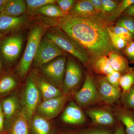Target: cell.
Returning a JSON list of instances; mask_svg holds the SVG:
<instances>
[{
	"label": "cell",
	"mask_w": 134,
	"mask_h": 134,
	"mask_svg": "<svg viewBox=\"0 0 134 134\" xmlns=\"http://www.w3.org/2000/svg\"><path fill=\"white\" fill-rule=\"evenodd\" d=\"M36 19L48 27L59 28L85 50L91 59L116 51L110 42L104 19L98 14L87 18L67 15L63 17L37 16Z\"/></svg>",
	"instance_id": "6da1fadb"
},
{
	"label": "cell",
	"mask_w": 134,
	"mask_h": 134,
	"mask_svg": "<svg viewBox=\"0 0 134 134\" xmlns=\"http://www.w3.org/2000/svg\"><path fill=\"white\" fill-rule=\"evenodd\" d=\"M48 26L43 24H36L31 29L25 50L17 67L18 74L22 77L26 76L34 61L41 39Z\"/></svg>",
	"instance_id": "7a4b0ae2"
},
{
	"label": "cell",
	"mask_w": 134,
	"mask_h": 134,
	"mask_svg": "<svg viewBox=\"0 0 134 134\" xmlns=\"http://www.w3.org/2000/svg\"><path fill=\"white\" fill-rule=\"evenodd\" d=\"M44 36L55 43L62 50L75 57L85 66L91 63V59L85 50L72 39L61 29L56 27H49Z\"/></svg>",
	"instance_id": "3957f363"
},
{
	"label": "cell",
	"mask_w": 134,
	"mask_h": 134,
	"mask_svg": "<svg viewBox=\"0 0 134 134\" xmlns=\"http://www.w3.org/2000/svg\"><path fill=\"white\" fill-rule=\"evenodd\" d=\"M41 98L40 92L29 77L22 93L21 99V112L29 123H30L38 105L41 103Z\"/></svg>",
	"instance_id": "277c9868"
},
{
	"label": "cell",
	"mask_w": 134,
	"mask_h": 134,
	"mask_svg": "<svg viewBox=\"0 0 134 134\" xmlns=\"http://www.w3.org/2000/svg\"><path fill=\"white\" fill-rule=\"evenodd\" d=\"M24 38L21 34L15 33L0 40V60L8 64L14 63L21 51Z\"/></svg>",
	"instance_id": "5b68a950"
},
{
	"label": "cell",
	"mask_w": 134,
	"mask_h": 134,
	"mask_svg": "<svg viewBox=\"0 0 134 134\" xmlns=\"http://www.w3.org/2000/svg\"><path fill=\"white\" fill-rule=\"evenodd\" d=\"M66 61V56H60L40 67L46 78L62 91Z\"/></svg>",
	"instance_id": "8992f818"
},
{
	"label": "cell",
	"mask_w": 134,
	"mask_h": 134,
	"mask_svg": "<svg viewBox=\"0 0 134 134\" xmlns=\"http://www.w3.org/2000/svg\"><path fill=\"white\" fill-rule=\"evenodd\" d=\"M66 54L67 53L64 50L44 36L40 43L34 65L40 67L55 58L66 56Z\"/></svg>",
	"instance_id": "52a82bcc"
},
{
	"label": "cell",
	"mask_w": 134,
	"mask_h": 134,
	"mask_svg": "<svg viewBox=\"0 0 134 134\" xmlns=\"http://www.w3.org/2000/svg\"><path fill=\"white\" fill-rule=\"evenodd\" d=\"M75 98L79 105L83 107L95 104L99 98L96 79L90 73L86 74L83 85L75 93Z\"/></svg>",
	"instance_id": "ba28073f"
},
{
	"label": "cell",
	"mask_w": 134,
	"mask_h": 134,
	"mask_svg": "<svg viewBox=\"0 0 134 134\" xmlns=\"http://www.w3.org/2000/svg\"><path fill=\"white\" fill-rule=\"evenodd\" d=\"M82 77L81 68L72 58H68L66 63L62 91L65 95L74 90L79 85Z\"/></svg>",
	"instance_id": "9c48e42d"
},
{
	"label": "cell",
	"mask_w": 134,
	"mask_h": 134,
	"mask_svg": "<svg viewBox=\"0 0 134 134\" xmlns=\"http://www.w3.org/2000/svg\"><path fill=\"white\" fill-rule=\"evenodd\" d=\"M68 95L43 100L38 105L37 111L38 115L47 119H53L62 111L68 99Z\"/></svg>",
	"instance_id": "30bf717a"
},
{
	"label": "cell",
	"mask_w": 134,
	"mask_h": 134,
	"mask_svg": "<svg viewBox=\"0 0 134 134\" xmlns=\"http://www.w3.org/2000/svg\"><path fill=\"white\" fill-rule=\"evenodd\" d=\"M29 77L40 92L43 100L59 97L64 95L61 90L54 85L36 70L32 71Z\"/></svg>",
	"instance_id": "8fae6325"
},
{
	"label": "cell",
	"mask_w": 134,
	"mask_h": 134,
	"mask_svg": "<svg viewBox=\"0 0 134 134\" xmlns=\"http://www.w3.org/2000/svg\"><path fill=\"white\" fill-rule=\"evenodd\" d=\"M99 98L107 104L112 105L117 102L121 96V88L110 85L105 76H99L96 80Z\"/></svg>",
	"instance_id": "7c38bea8"
},
{
	"label": "cell",
	"mask_w": 134,
	"mask_h": 134,
	"mask_svg": "<svg viewBox=\"0 0 134 134\" xmlns=\"http://www.w3.org/2000/svg\"><path fill=\"white\" fill-rule=\"evenodd\" d=\"M29 18L26 15L12 16L0 13V32L5 34L21 29L27 23Z\"/></svg>",
	"instance_id": "4fadbf2b"
},
{
	"label": "cell",
	"mask_w": 134,
	"mask_h": 134,
	"mask_svg": "<svg viewBox=\"0 0 134 134\" xmlns=\"http://www.w3.org/2000/svg\"><path fill=\"white\" fill-rule=\"evenodd\" d=\"M61 119L63 122L70 125H81L85 122L86 117L79 107L72 102L64 110Z\"/></svg>",
	"instance_id": "5bb4252c"
},
{
	"label": "cell",
	"mask_w": 134,
	"mask_h": 134,
	"mask_svg": "<svg viewBox=\"0 0 134 134\" xmlns=\"http://www.w3.org/2000/svg\"><path fill=\"white\" fill-rule=\"evenodd\" d=\"M87 116L96 125L111 126L114 124L115 120L111 113L101 109H92L86 111Z\"/></svg>",
	"instance_id": "9a60e30c"
},
{
	"label": "cell",
	"mask_w": 134,
	"mask_h": 134,
	"mask_svg": "<svg viewBox=\"0 0 134 134\" xmlns=\"http://www.w3.org/2000/svg\"><path fill=\"white\" fill-rule=\"evenodd\" d=\"M116 119L125 126L126 134H134V111L123 107L115 111Z\"/></svg>",
	"instance_id": "2e32d148"
},
{
	"label": "cell",
	"mask_w": 134,
	"mask_h": 134,
	"mask_svg": "<svg viewBox=\"0 0 134 134\" xmlns=\"http://www.w3.org/2000/svg\"><path fill=\"white\" fill-rule=\"evenodd\" d=\"M69 15L80 18L90 17L98 15L90 0L76 1Z\"/></svg>",
	"instance_id": "e0dca14e"
},
{
	"label": "cell",
	"mask_w": 134,
	"mask_h": 134,
	"mask_svg": "<svg viewBox=\"0 0 134 134\" xmlns=\"http://www.w3.org/2000/svg\"><path fill=\"white\" fill-rule=\"evenodd\" d=\"M108 57L111 66L114 71L119 72L121 75L129 72L130 68L127 59L117 51H112L109 53Z\"/></svg>",
	"instance_id": "ac0fdd59"
},
{
	"label": "cell",
	"mask_w": 134,
	"mask_h": 134,
	"mask_svg": "<svg viewBox=\"0 0 134 134\" xmlns=\"http://www.w3.org/2000/svg\"><path fill=\"white\" fill-rule=\"evenodd\" d=\"M25 1L9 0L0 13L12 16H19L26 11Z\"/></svg>",
	"instance_id": "d6986e66"
},
{
	"label": "cell",
	"mask_w": 134,
	"mask_h": 134,
	"mask_svg": "<svg viewBox=\"0 0 134 134\" xmlns=\"http://www.w3.org/2000/svg\"><path fill=\"white\" fill-rule=\"evenodd\" d=\"M90 65L93 71L98 74L106 76L114 71L111 66L107 55L97 57L92 60Z\"/></svg>",
	"instance_id": "ffe728a7"
},
{
	"label": "cell",
	"mask_w": 134,
	"mask_h": 134,
	"mask_svg": "<svg viewBox=\"0 0 134 134\" xmlns=\"http://www.w3.org/2000/svg\"><path fill=\"white\" fill-rule=\"evenodd\" d=\"M30 124L34 134H50L51 125L48 120L39 115H34Z\"/></svg>",
	"instance_id": "44dd1931"
},
{
	"label": "cell",
	"mask_w": 134,
	"mask_h": 134,
	"mask_svg": "<svg viewBox=\"0 0 134 134\" xmlns=\"http://www.w3.org/2000/svg\"><path fill=\"white\" fill-rule=\"evenodd\" d=\"M67 15L63 12L56 3L48 4L37 10L32 16H43L50 18L63 17Z\"/></svg>",
	"instance_id": "7402d4cb"
},
{
	"label": "cell",
	"mask_w": 134,
	"mask_h": 134,
	"mask_svg": "<svg viewBox=\"0 0 134 134\" xmlns=\"http://www.w3.org/2000/svg\"><path fill=\"white\" fill-rule=\"evenodd\" d=\"M134 3V0H122L120 2L118 7L112 14L103 18L108 26L115 23L117 19L121 16L122 14L130 6Z\"/></svg>",
	"instance_id": "603a6c76"
},
{
	"label": "cell",
	"mask_w": 134,
	"mask_h": 134,
	"mask_svg": "<svg viewBox=\"0 0 134 134\" xmlns=\"http://www.w3.org/2000/svg\"><path fill=\"white\" fill-rule=\"evenodd\" d=\"M29 123L22 112L19 113L12 123L11 134H29Z\"/></svg>",
	"instance_id": "cb8c5ba5"
},
{
	"label": "cell",
	"mask_w": 134,
	"mask_h": 134,
	"mask_svg": "<svg viewBox=\"0 0 134 134\" xmlns=\"http://www.w3.org/2000/svg\"><path fill=\"white\" fill-rule=\"evenodd\" d=\"M19 107L17 98L15 97H10L3 100V108L5 117L10 119L14 114Z\"/></svg>",
	"instance_id": "d4e9b609"
},
{
	"label": "cell",
	"mask_w": 134,
	"mask_h": 134,
	"mask_svg": "<svg viewBox=\"0 0 134 134\" xmlns=\"http://www.w3.org/2000/svg\"><path fill=\"white\" fill-rule=\"evenodd\" d=\"M55 0H26V12L28 15H31L36 11L45 5L56 3Z\"/></svg>",
	"instance_id": "484cf974"
},
{
	"label": "cell",
	"mask_w": 134,
	"mask_h": 134,
	"mask_svg": "<svg viewBox=\"0 0 134 134\" xmlns=\"http://www.w3.org/2000/svg\"><path fill=\"white\" fill-rule=\"evenodd\" d=\"M102 8L99 15L103 18L110 15L112 14L118 7L120 2L113 0H101Z\"/></svg>",
	"instance_id": "4316f807"
},
{
	"label": "cell",
	"mask_w": 134,
	"mask_h": 134,
	"mask_svg": "<svg viewBox=\"0 0 134 134\" xmlns=\"http://www.w3.org/2000/svg\"><path fill=\"white\" fill-rule=\"evenodd\" d=\"M108 28L115 35L128 43L134 39V37L131 33L123 27L113 24L108 26Z\"/></svg>",
	"instance_id": "83f0119b"
},
{
	"label": "cell",
	"mask_w": 134,
	"mask_h": 134,
	"mask_svg": "<svg viewBox=\"0 0 134 134\" xmlns=\"http://www.w3.org/2000/svg\"><path fill=\"white\" fill-rule=\"evenodd\" d=\"M107 31L110 42L113 47L116 51L123 50L126 46L128 42L119 36L115 35L110 29L107 27Z\"/></svg>",
	"instance_id": "f1b7e54d"
},
{
	"label": "cell",
	"mask_w": 134,
	"mask_h": 134,
	"mask_svg": "<svg viewBox=\"0 0 134 134\" xmlns=\"http://www.w3.org/2000/svg\"><path fill=\"white\" fill-rule=\"evenodd\" d=\"M120 99L125 107L134 111V86L128 91L122 92Z\"/></svg>",
	"instance_id": "f546056e"
},
{
	"label": "cell",
	"mask_w": 134,
	"mask_h": 134,
	"mask_svg": "<svg viewBox=\"0 0 134 134\" xmlns=\"http://www.w3.org/2000/svg\"><path fill=\"white\" fill-rule=\"evenodd\" d=\"M16 81L12 77L7 76L0 79V93L9 92L16 86Z\"/></svg>",
	"instance_id": "4dcf8cb0"
},
{
	"label": "cell",
	"mask_w": 134,
	"mask_h": 134,
	"mask_svg": "<svg viewBox=\"0 0 134 134\" xmlns=\"http://www.w3.org/2000/svg\"><path fill=\"white\" fill-rule=\"evenodd\" d=\"M114 24L125 28L131 33L134 37V17L129 16L120 17Z\"/></svg>",
	"instance_id": "1f68e13d"
},
{
	"label": "cell",
	"mask_w": 134,
	"mask_h": 134,
	"mask_svg": "<svg viewBox=\"0 0 134 134\" xmlns=\"http://www.w3.org/2000/svg\"><path fill=\"white\" fill-rule=\"evenodd\" d=\"M134 83V77L129 71L121 76L119 81L120 88L122 89L123 92L128 91L133 86Z\"/></svg>",
	"instance_id": "d6a6232c"
},
{
	"label": "cell",
	"mask_w": 134,
	"mask_h": 134,
	"mask_svg": "<svg viewBox=\"0 0 134 134\" xmlns=\"http://www.w3.org/2000/svg\"><path fill=\"white\" fill-rule=\"evenodd\" d=\"M76 1L74 0H57L56 4L64 13L69 15Z\"/></svg>",
	"instance_id": "836d02e7"
},
{
	"label": "cell",
	"mask_w": 134,
	"mask_h": 134,
	"mask_svg": "<svg viewBox=\"0 0 134 134\" xmlns=\"http://www.w3.org/2000/svg\"><path fill=\"white\" fill-rule=\"evenodd\" d=\"M121 75L119 72L114 71L105 76L106 81L111 85L117 88H120L119 81Z\"/></svg>",
	"instance_id": "e575fe53"
},
{
	"label": "cell",
	"mask_w": 134,
	"mask_h": 134,
	"mask_svg": "<svg viewBox=\"0 0 134 134\" xmlns=\"http://www.w3.org/2000/svg\"><path fill=\"white\" fill-rule=\"evenodd\" d=\"M122 52L126 57L129 62L130 63H134V41H130Z\"/></svg>",
	"instance_id": "d590c367"
},
{
	"label": "cell",
	"mask_w": 134,
	"mask_h": 134,
	"mask_svg": "<svg viewBox=\"0 0 134 134\" xmlns=\"http://www.w3.org/2000/svg\"><path fill=\"white\" fill-rule=\"evenodd\" d=\"M112 131L110 130L105 129H94L85 130L81 134H112Z\"/></svg>",
	"instance_id": "8d00e7d4"
},
{
	"label": "cell",
	"mask_w": 134,
	"mask_h": 134,
	"mask_svg": "<svg viewBox=\"0 0 134 134\" xmlns=\"http://www.w3.org/2000/svg\"><path fill=\"white\" fill-rule=\"evenodd\" d=\"M93 8L98 14H100L102 10V3L101 0H90Z\"/></svg>",
	"instance_id": "74e56055"
},
{
	"label": "cell",
	"mask_w": 134,
	"mask_h": 134,
	"mask_svg": "<svg viewBox=\"0 0 134 134\" xmlns=\"http://www.w3.org/2000/svg\"><path fill=\"white\" fill-rule=\"evenodd\" d=\"M129 16L134 18V3L125 10L121 15V16Z\"/></svg>",
	"instance_id": "f35d334b"
},
{
	"label": "cell",
	"mask_w": 134,
	"mask_h": 134,
	"mask_svg": "<svg viewBox=\"0 0 134 134\" xmlns=\"http://www.w3.org/2000/svg\"><path fill=\"white\" fill-rule=\"evenodd\" d=\"M113 134H126L125 129L122 125H119L115 130Z\"/></svg>",
	"instance_id": "ab89813d"
},
{
	"label": "cell",
	"mask_w": 134,
	"mask_h": 134,
	"mask_svg": "<svg viewBox=\"0 0 134 134\" xmlns=\"http://www.w3.org/2000/svg\"><path fill=\"white\" fill-rule=\"evenodd\" d=\"M4 117L3 114H0V131H1L3 128Z\"/></svg>",
	"instance_id": "60d3db41"
},
{
	"label": "cell",
	"mask_w": 134,
	"mask_h": 134,
	"mask_svg": "<svg viewBox=\"0 0 134 134\" xmlns=\"http://www.w3.org/2000/svg\"><path fill=\"white\" fill-rule=\"evenodd\" d=\"M9 0H0V12L7 4Z\"/></svg>",
	"instance_id": "b9f144b4"
},
{
	"label": "cell",
	"mask_w": 134,
	"mask_h": 134,
	"mask_svg": "<svg viewBox=\"0 0 134 134\" xmlns=\"http://www.w3.org/2000/svg\"><path fill=\"white\" fill-rule=\"evenodd\" d=\"M130 71L131 72V73H132V75H133L134 78V68H130ZM133 86H134V83Z\"/></svg>",
	"instance_id": "7bdbcfd3"
},
{
	"label": "cell",
	"mask_w": 134,
	"mask_h": 134,
	"mask_svg": "<svg viewBox=\"0 0 134 134\" xmlns=\"http://www.w3.org/2000/svg\"><path fill=\"white\" fill-rule=\"evenodd\" d=\"M2 63L1 61L0 60V72H1L2 70Z\"/></svg>",
	"instance_id": "ee69618b"
},
{
	"label": "cell",
	"mask_w": 134,
	"mask_h": 134,
	"mask_svg": "<svg viewBox=\"0 0 134 134\" xmlns=\"http://www.w3.org/2000/svg\"><path fill=\"white\" fill-rule=\"evenodd\" d=\"M5 34H4L1 33V32H0V40L4 36H5Z\"/></svg>",
	"instance_id": "f6af8a7d"
},
{
	"label": "cell",
	"mask_w": 134,
	"mask_h": 134,
	"mask_svg": "<svg viewBox=\"0 0 134 134\" xmlns=\"http://www.w3.org/2000/svg\"><path fill=\"white\" fill-rule=\"evenodd\" d=\"M0 114H2V109L1 105H0Z\"/></svg>",
	"instance_id": "bcb514c9"
},
{
	"label": "cell",
	"mask_w": 134,
	"mask_h": 134,
	"mask_svg": "<svg viewBox=\"0 0 134 134\" xmlns=\"http://www.w3.org/2000/svg\"></svg>",
	"instance_id": "7dc6e473"
}]
</instances>
